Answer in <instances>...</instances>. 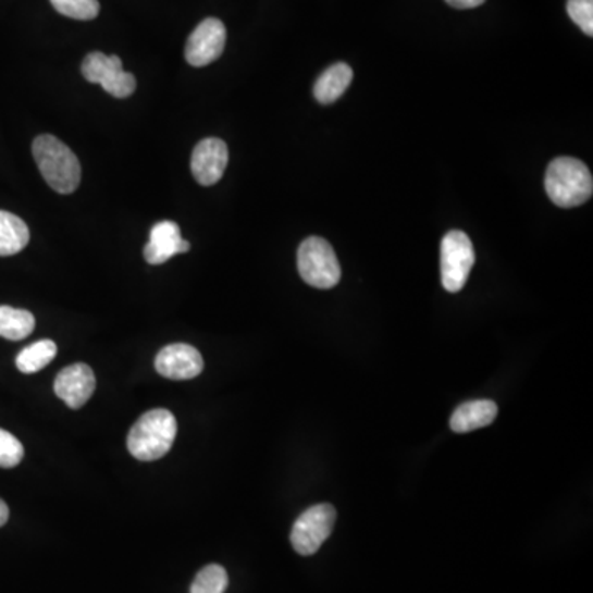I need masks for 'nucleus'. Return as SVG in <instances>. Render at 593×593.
Returning a JSON list of instances; mask_svg holds the SVG:
<instances>
[{"mask_svg":"<svg viewBox=\"0 0 593 593\" xmlns=\"http://www.w3.org/2000/svg\"><path fill=\"white\" fill-rule=\"evenodd\" d=\"M32 152L45 182L57 194L70 195L79 187L82 165L75 152L62 140L48 134L37 137Z\"/></svg>","mask_w":593,"mask_h":593,"instance_id":"obj_1","label":"nucleus"},{"mask_svg":"<svg viewBox=\"0 0 593 593\" xmlns=\"http://www.w3.org/2000/svg\"><path fill=\"white\" fill-rule=\"evenodd\" d=\"M547 197L560 208L585 203L593 194V178L589 166L573 157H557L549 163L544 178Z\"/></svg>","mask_w":593,"mask_h":593,"instance_id":"obj_2","label":"nucleus"},{"mask_svg":"<svg viewBox=\"0 0 593 593\" xmlns=\"http://www.w3.org/2000/svg\"><path fill=\"white\" fill-rule=\"evenodd\" d=\"M176 419L170 410L153 409L144 413L127 435L131 455L140 461L165 457L176 437Z\"/></svg>","mask_w":593,"mask_h":593,"instance_id":"obj_3","label":"nucleus"},{"mask_svg":"<svg viewBox=\"0 0 593 593\" xmlns=\"http://www.w3.org/2000/svg\"><path fill=\"white\" fill-rule=\"evenodd\" d=\"M297 268L307 284L323 291L335 287L342 277V269L332 245L319 236L307 237L300 245Z\"/></svg>","mask_w":593,"mask_h":593,"instance_id":"obj_4","label":"nucleus"},{"mask_svg":"<svg viewBox=\"0 0 593 593\" xmlns=\"http://www.w3.org/2000/svg\"><path fill=\"white\" fill-rule=\"evenodd\" d=\"M474 264V249L464 231H448L441 243V275L445 291L460 292Z\"/></svg>","mask_w":593,"mask_h":593,"instance_id":"obj_5","label":"nucleus"},{"mask_svg":"<svg viewBox=\"0 0 593 593\" xmlns=\"http://www.w3.org/2000/svg\"><path fill=\"white\" fill-rule=\"evenodd\" d=\"M82 73L86 82L101 85L102 89L114 98H129L136 91V78L124 72L123 60L115 54L108 57L101 51H92L85 58Z\"/></svg>","mask_w":593,"mask_h":593,"instance_id":"obj_6","label":"nucleus"},{"mask_svg":"<svg viewBox=\"0 0 593 593\" xmlns=\"http://www.w3.org/2000/svg\"><path fill=\"white\" fill-rule=\"evenodd\" d=\"M336 521V511L332 505H316L307 509L294 522L291 543L300 556H312L322 547L332 534Z\"/></svg>","mask_w":593,"mask_h":593,"instance_id":"obj_7","label":"nucleus"},{"mask_svg":"<svg viewBox=\"0 0 593 593\" xmlns=\"http://www.w3.org/2000/svg\"><path fill=\"white\" fill-rule=\"evenodd\" d=\"M226 47V27L220 18H205L188 37L185 60L195 69L217 62Z\"/></svg>","mask_w":593,"mask_h":593,"instance_id":"obj_8","label":"nucleus"},{"mask_svg":"<svg viewBox=\"0 0 593 593\" xmlns=\"http://www.w3.org/2000/svg\"><path fill=\"white\" fill-rule=\"evenodd\" d=\"M200 351L187 343H173L160 349L156 358V370L160 376L173 381L194 380L203 371Z\"/></svg>","mask_w":593,"mask_h":593,"instance_id":"obj_9","label":"nucleus"},{"mask_svg":"<svg viewBox=\"0 0 593 593\" xmlns=\"http://www.w3.org/2000/svg\"><path fill=\"white\" fill-rule=\"evenodd\" d=\"M230 160L227 146L217 137L201 140L192 153V173L203 187H211L223 178Z\"/></svg>","mask_w":593,"mask_h":593,"instance_id":"obj_10","label":"nucleus"},{"mask_svg":"<svg viewBox=\"0 0 593 593\" xmlns=\"http://www.w3.org/2000/svg\"><path fill=\"white\" fill-rule=\"evenodd\" d=\"M57 394L70 409H79L88 403L96 390V378L85 363L72 365L58 373L53 384Z\"/></svg>","mask_w":593,"mask_h":593,"instance_id":"obj_11","label":"nucleus"},{"mask_svg":"<svg viewBox=\"0 0 593 593\" xmlns=\"http://www.w3.org/2000/svg\"><path fill=\"white\" fill-rule=\"evenodd\" d=\"M190 251V243L182 237L181 227L173 221H160L150 230L149 243L144 248V258L149 264L159 265L173 256Z\"/></svg>","mask_w":593,"mask_h":593,"instance_id":"obj_12","label":"nucleus"},{"mask_svg":"<svg viewBox=\"0 0 593 593\" xmlns=\"http://www.w3.org/2000/svg\"><path fill=\"white\" fill-rule=\"evenodd\" d=\"M498 416V406L490 399L470 400L454 410L450 429L457 434L477 431L492 424Z\"/></svg>","mask_w":593,"mask_h":593,"instance_id":"obj_13","label":"nucleus"},{"mask_svg":"<svg viewBox=\"0 0 593 593\" xmlns=\"http://www.w3.org/2000/svg\"><path fill=\"white\" fill-rule=\"evenodd\" d=\"M353 82V70L346 63H336L320 75L313 86V96L320 104H332L345 95Z\"/></svg>","mask_w":593,"mask_h":593,"instance_id":"obj_14","label":"nucleus"},{"mask_svg":"<svg viewBox=\"0 0 593 593\" xmlns=\"http://www.w3.org/2000/svg\"><path fill=\"white\" fill-rule=\"evenodd\" d=\"M30 231L17 214L0 210V258L18 255L27 248Z\"/></svg>","mask_w":593,"mask_h":593,"instance_id":"obj_15","label":"nucleus"},{"mask_svg":"<svg viewBox=\"0 0 593 593\" xmlns=\"http://www.w3.org/2000/svg\"><path fill=\"white\" fill-rule=\"evenodd\" d=\"M35 329V317L28 310L0 307V336L11 342L27 338Z\"/></svg>","mask_w":593,"mask_h":593,"instance_id":"obj_16","label":"nucleus"},{"mask_svg":"<svg viewBox=\"0 0 593 593\" xmlns=\"http://www.w3.org/2000/svg\"><path fill=\"white\" fill-rule=\"evenodd\" d=\"M57 351V343L51 342V339H40V342H35L34 345L22 349L17 355L15 365H17L18 371H22V373H37V371L44 370L54 360Z\"/></svg>","mask_w":593,"mask_h":593,"instance_id":"obj_17","label":"nucleus"},{"mask_svg":"<svg viewBox=\"0 0 593 593\" xmlns=\"http://www.w3.org/2000/svg\"><path fill=\"white\" fill-rule=\"evenodd\" d=\"M227 572L218 564L203 567L195 577L190 593H224L227 589Z\"/></svg>","mask_w":593,"mask_h":593,"instance_id":"obj_18","label":"nucleus"},{"mask_svg":"<svg viewBox=\"0 0 593 593\" xmlns=\"http://www.w3.org/2000/svg\"><path fill=\"white\" fill-rule=\"evenodd\" d=\"M50 2L58 14L75 21H92L101 11L98 0H50Z\"/></svg>","mask_w":593,"mask_h":593,"instance_id":"obj_19","label":"nucleus"},{"mask_svg":"<svg viewBox=\"0 0 593 593\" xmlns=\"http://www.w3.org/2000/svg\"><path fill=\"white\" fill-rule=\"evenodd\" d=\"M24 455L22 442L11 432L0 429V468L17 467Z\"/></svg>","mask_w":593,"mask_h":593,"instance_id":"obj_20","label":"nucleus"},{"mask_svg":"<svg viewBox=\"0 0 593 593\" xmlns=\"http://www.w3.org/2000/svg\"><path fill=\"white\" fill-rule=\"evenodd\" d=\"M567 14L582 28L583 34L593 35V0H569Z\"/></svg>","mask_w":593,"mask_h":593,"instance_id":"obj_21","label":"nucleus"},{"mask_svg":"<svg viewBox=\"0 0 593 593\" xmlns=\"http://www.w3.org/2000/svg\"><path fill=\"white\" fill-rule=\"evenodd\" d=\"M448 5H452V8L455 9H474L479 8V5L485 4V0H445Z\"/></svg>","mask_w":593,"mask_h":593,"instance_id":"obj_22","label":"nucleus"},{"mask_svg":"<svg viewBox=\"0 0 593 593\" xmlns=\"http://www.w3.org/2000/svg\"><path fill=\"white\" fill-rule=\"evenodd\" d=\"M9 521V506L0 499V528Z\"/></svg>","mask_w":593,"mask_h":593,"instance_id":"obj_23","label":"nucleus"}]
</instances>
